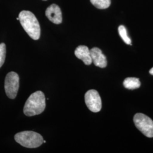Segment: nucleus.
<instances>
[{"mask_svg": "<svg viewBox=\"0 0 153 153\" xmlns=\"http://www.w3.org/2000/svg\"><path fill=\"white\" fill-rule=\"evenodd\" d=\"M19 21L30 38L38 40L40 36V27L38 21L32 12L23 10L19 14Z\"/></svg>", "mask_w": 153, "mask_h": 153, "instance_id": "obj_1", "label": "nucleus"}, {"mask_svg": "<svg viewBox=\"0 0 153 153\" xmlns=\"http://www.w3.org/2000/svg\"><path fill=\"white\" fill-rule=\"evenodd\" d=\"M45 97L44 93L38 91L33 93L25 104L23 112L27 116H33L42 114L45 108Z\"/></svg>", "mask_w": 153, "mask_h": 153, "instance_id": "obj_2", "label": "nucleus"}, {"mask_svg": "<svg viewBox=\"0 0 153 153\" xmlns=\"http://www.w3.org/2000/svg\"><path fill=\"white\" fill-rule=\"evenodd\" d=\"M14 139L17 143L27 148H36L43 143V138L38 133L33 131H24L18 133Z\"/></svg>", "mask_w": 153, "mask_h": 153, "instance_id": "obj_3", "label": "nucleus"}, {"mask_svg": "<svg viewBox=\"0 0 153 153\" xmlns=\"http://www.w3.org/2000/svg\"><path fill=\"white\" fill-rule=\"evenodd\" d=\"M133 121L137 129L149 138L153 137V121L148 116L137 113L133 117Z\"/></svg>", "mask_w": 153, "mask_h": 153, "instance_id": "obj_4", "label": "nucleus"}, {"mask_svg": "<svg viewBox=\"0 0 153 153\" xmlns=\"http://www.w3.org/2000/svg\"><path fill=\"white\" fill-rule=\"evenodd\" d=\"M19 88V76L16 72H9L5 79V90L8 98H16Z\"/></svg>", "mask_w": 153, "mask_h": 153, "instance_id": "obj_5", "label": "nucleus"}, {"mask_svg": "<svg viewBox=\"0 0 153 153\" xmlns=\"http://www.w3.org/2000/svg\"><path fill=\"white\" fill-rule=\"evenodd\" d=\"M85 103L88 108L93 112H98L102 109V100L98 92L90 90L85 95Z\"/></svg>", "mask_w": 153, "mask_h": 153, "instance_id": "obj_6", "label": "nucleus"}, {"mask_svg": "<svg viewBox=\"0 0 153 153\" xmlns=\"http://www.w3.org/2000/svg\"><path fill=\"white\" fill-rule=\"evenodd\" d=\"M45 16L50 21L55 24L59 25L62 21L60 8L56 4H52L47 7L45 11Z\"/></svg>", "mask_w": 153, "mask_h": 153, "instance_id": "obj_7", "label": "nucleus"}, {"mask_svg": "<svg viewBox=\"0 0 153 153\" xmlns=\"http://www.w3.org/2000/svg\"><path fill=\"white\" fill-rule=\"evenodd\" d=\"M90 55L92 61L95 65L98 66L100 68H104L107 66V58L99 48L94 47L90 49Z\"/></svg>", "mask_w": 153, "mask_h": 153, "instance_id": "obj_8", "label": "nucleus"}, {"mask_svg": "<svg viewBox=\"0 0 153 153\" xmlns=\"http://www.w3.org/2000/svg\"><path fill=\"white\" fill-rule=\"evenodd\" d=\"M74 54L76 57L85 63L86 65H90L92 63V59L90 55V50L85 45H79L76 48Z\"/></svg>", "mask_w": 153, "mask_h": 153, "instance_id": "obj_9", "label": "nucleus"}, {"mask_svg": "<svg viewBox=\"0 0 153 153\" xmlns=\"http://www.w3.org/2000/svg\"><path fill=\"white\" fill-rule=\"evenodd\" d=\"M124 86L129 90H134L140 88L141 82L140 79L134 77H128L125 79L123 82Z\"/></svg>", "mask_w": 153, "mask_h": 153, "instance_id": "obj_10", "label": "nucleus"}, {"mask_svg": "<svg viewBox=\"0 0 153 153\" xmlns=\"http://www.w3.org/2000/svg\"><path fill=\"white\" fill-rule=\"evenodd\" d=\"M93 5L99 9H105L111 5V0H90Z\"/></svg>", "mask_w": 153, "mask_h": 153, "instance_id": "obj_11", "label": "nucleus"}, {"mask_svg": "<svg viewBox=\"0 0 153 153\" xmlns=\"http://www.w3.org/2000/svg\"><path fill=\"white\" fill-rule=\"evenodd\" d=\"M118 31L121 38L126 44L131 45V39L129 38V37L128 35L127 30L126 29V27L123 25H121L118 28Z\"/></svg>", "mask_w": 153, "mask_h": 153, "instance_id": "obj_12", "label": "nucleus"}, {"mask_svg": "<svg viewBox=\"0 0 153 153\" xmlns=\"http://www.w3.org/2000/svg\"><path fill=\"white\" fill-rule=\"evenodd\" d=\"M6 53V45L5 43H1L0 44V68L3 65L4 62L5 60Z\"/></svg>", "mask_w": 153, "mask_h": 153, "instance_id": "obj_13", "label": "nucleus"}, {"mask_svg": "<svg viewBox=\"0 0 153 153\" xmlns=\"http://www.w3.org/2000/svg\"><path fill=\"white\" fill-rule=\"evenodd\" d=\"M149 73H150V74H152V75H153V68H152L150 70V71H149Z\"/></svg>", "mask_w": 153, "mask_h": 153, "instance_id": "obj_14", "label": "nucleus"}, {"mask_svg": "<svg viewBox=\"0 0 153 153\" xmlns=\"http://www.w3.org/2000/svg\"><path fill=\"white\" fill-rule=\"evenodd\" d=\"M16 20H18V21H19V17H18V18H16Z\"/></svg>", "mask_w": 153, "mask_h": 153, "instance_id": "obj_15", "label": "nucleus"}, {"mask_svg": "<svg viewBox=\"0 0 153 153\" xmlns=\"http://www.w3.org/2000/svg\"><path fill=\"white\" fill-rule=\"evenodd\" d=\"M43 143H46V141H45V140H43Z\"/></svg>", "mask_w": 153, "mask_h": 153, "instance_id": "obj_16", "label": "nucleus"}, {"mask_svg": "<svg viewBox=\"0 0 153 153\" xmlns=\"http://www.w3.org/2000/svg\"><path fill=\"white\" fill-rule=\"evenodd\" d=\"M43 1H47V0H43Z\"/></svg>", "mask_w": 153, "mask_h": 153, "instance_id": "obj_17", "label": "nucleus"}]
</instances>
